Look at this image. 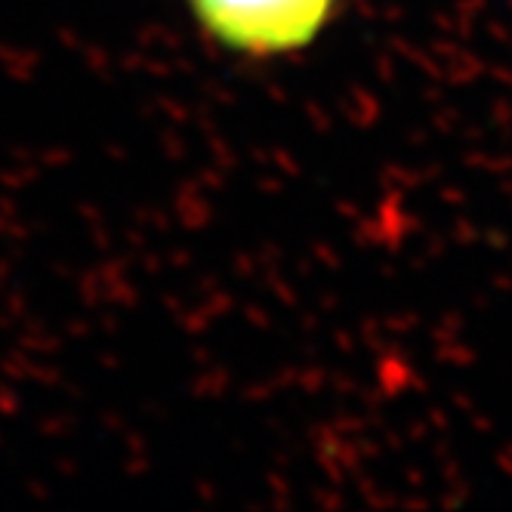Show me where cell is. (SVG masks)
<instances>
[{
	"label": "cell",
	"mask_w": 512,
	"mask_h": 512,
	"mask_svg": "<svg viewBox=\"0 0 512 512\" xmlns=\"http://www.w3.org/2000/svg\"><path fill=\"white\" fill-rule=\"evenodd\" d=\"M213 41L238 53L272 56L306 47L334 0H189Z\"/></svg>",
	"instance_id": "obj_1"
}]
</instances>
